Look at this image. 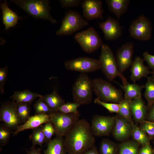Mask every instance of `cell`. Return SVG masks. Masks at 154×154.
Masks as SVG:
<instances>
[{
	"mask_svg": "<svg viewBox=\"0 0 154 154\" xmlns=\"http://www.w3.org/2000/svg\"><path fill=\"white\" fill-rule=\"evenodd\" d=\"M118 84L125 93L124 97L131 100L141 97L142 90L145 88L143 85L134 83L131 84L128 82L123 85Z\"/></svg>",
	"mask_w": 154,
	"mask_h": 154,
	"instance_id": "cb8c5ba5",
	"label": "cell"
},
{
	"mask_svg": "<svg viewBox=\"0 0 154 154\" xmlns=\"http://www.w3.org/2000/svg\"><path fill=\"white\" fill-rule=\"evenodd\" d=\"M59 1L63 8L77 7L82 1L81 0H60Z\"/></svg>",
	"mask_w": 154,
	"mask_h": 154,
	"instance_id": "ab89813d",
	"label": "cell"
},
{
	"mask_svg": "<svg viewBox=\"0 0 154 154\" xmlns=\"http://www.w3.org/2000/svg\"><path fill=\"white\" fill-rule=\"evenodd\" d=\"M80 105L75 102H67L59 107L58 111L63 113H76L79 111L78 108Z\"/></svg>",
	"mask_w": 154,
	"mask_h": 154,
	"instance_id": "836d02e7",
	"label": "cell"
},
{
	"mask_svg": "<svg viewBox=\"0 0 154 154\" xmlns=\"http://www.w3.org/2000/svg\"><path fill=\"white\" fill-rule=\"evenodd\" d=\"M50 121L56 130V136L64 137L80 119V114H65L58 111L49 115Z\"/></svg>",
	"mask_w": 154,
	"mask_h": 154,
	"instance_id": "8992f818",
	"label": "cell"
},
{
	"mask_svg": "<svg viewBox=\"0 0 154 154\" xmlns=\"http://www.w3.org/2000/svg\"><path fill=\"white\" fill-rule=\"evenodd\" d=\"M131 100L124 97L123 99L119 103V109L117 114L131 122H134L131 114L130 103Z\"/></svg>",
	"mask_w": 154,
	"mask_h": 154,
	"instance_id": "4dcf8cb0",
	"label": "cell"
},
{
	"mask_svg": "<svg viewBox=\"0 0 154 154\" xmlns=\"http://www.w3.org/2000/svg\"><path fill=\"white\" fill-rule=\"evenodd\" d=\"M43 125H41L33 129L29 139L32 141V147H35L38 145L42 148L43 144L46 143L45 138L43 130Z\"/></svg>",
	"mask_w": 154,
	"mask_h": 154,
	"instance_id": "f546056e",
	"label": "cell"
},
{
	"mask_svg": "<svg viewBox=\"0 0 154 154\" xmlns=\"http://www.w3.org/2000/svg\"><path fill=\"white\" fill-rule=\"evenodd\" d=\"M115 122L111 133L114 137L121 142L129 139L131 137L132 123L117 114L114 116Z\"/></svg>",
	"mask_w": 154,
	"mask_h": 154,
	"instance_id": "4fadbf2b",
	"label": "cell"
},
{
	"mask_svg": "<svg viewBox=\"0 0 154 154\" xmlns=\"http://www.w3.org/2000/svg\"><path fill=\"white\" fill-rule=\"evenodd\" d=\"M144 60L147 63L149 68L154 71V55L145 51L143 53Z\"/></svg>",
	"mask_w": 154,
	"mask_h": 154,
	"instance_id": "60d3db41",
	"label": "cell"
},
{
	"mask_svg": "<svg viewBox=\"0 0 154 154\" xmlns=\"http://www.w3.org/2000/svg\"><path fill=\"white\" fill-rule=\"evenodd\" d=\"M144 60L141 57L137 56L133 61L131 66L130 79L134 83L142 78L147 77L148 74L152 73V72L149 70V67L144 64Z\"/></svg>",
	"mask_w": 154,
	"mask_h": 154,
	"instance_id": "ac0fdd59",
	"label": "cell"
},
{
	"mask_svg": "<svg viewBox=\"0 0 154 154\" xmlns=\"http://www.w3.org/2000/svg\"><path fill=\"white\" fill-rule=\"evenodd\" d=\"M98 60L100 69L108 81H112L118 76L121 80L123 85L127 82L126 79L119 70L116 58L108 45L103 44L102 45Z\"/></svg>",
	"mask_w": 154,
	"mask_h": 154,
	"instance_id": "3957f363",
	"label": "cell"
},
{
	"mask_svg": "<svg viewBox=\"0 0 154 154\" xmlns=\"http://www.w3.org/2000/svg\"><path fill=\"white\" fill-rule=\"evenodd\" d=\"M61 23L60 28L56 32L59 36L71 35L88 25L78 12L71 10L66 13Z\"/></svg>",
	"mask_w": 154,
	"mask_h": 154,
	"instance_id": "52a82bcc",
	"label": "cell"
},
{
	"mask_svg": "<svg viewBox=\"0 0 154 154\" xmlns=\"http://www.w3.org/2000/svg\"><path fill=\"white\" fill-rule=\"evenodd\" d=\"M144 86L145 91L144 96L147 102V107L148 110L154 104V78L152 76L147 77Z\"/></svg>",
	"mask_w": 154,
	"mask_h": 154,
	"instance_id": "f1b7e54d",
	"label": "cell"
},
{
	"mask_svg": "<svg viewBox=\"0 0 154 154\" xmlns=\"http://www.w3.org/2000/svg\"><path fill=\"white\" fill-rule=\"evenodd\" d=\"M93 91L102 101L119 103L124 98L121 90L117 89L110 81L100 78L92 80Z\"/></svg>",
	"mask_w": 154,
	"mask_h": 154,
	"instance_id": "5b68a950",
	"label": "cell"
},
{
	"mask_svg": "<svg viewBox=\"0 0 154 154\" xmlns=\"http://www.w3.org/2000/svg\"><path fill=\"white\" fill-rule=\"evenodd\" d=\"M0 121L11 131L16 130L18 126L23 123L18 115L16 105L13 101L2 103L0 108Z\"/></svg>",
	"mask_w": 154,
	"mask_h": 154,
	"instance_id": "30bf717a",
	"label": "cell"
},
{
	"mask_svg": "<svg viewBox=\"0 0 154 154\" xmlns=\"http://www.w3.org/2000/svg\"><path fill=\"white\" fill-rule=\"evenodd\" d=\"M92 80L86 73H81L72 87L74 102L81 105H88L92 102Z\"/></svg>",
	"mask_w": 154,
	"mask_h": 154,
	"instance_id": "277c9868",
	"label": "cell"
},
{
	"mask_svg": "<svg viewBox=\"0 0 154 154\" xmlns=\"http://www.w3.org/2000/svg\"><path fill=\"white\" fill-rule=\"evenodd\" d=\"M35 114H44L49 115L54 111L50 109L43 100L39 98L34 105Z\"/></svg>",
	"mask_w": 154,
	"mask_h": 154,
	"instance_id": "d6a6232c",
	"label": "cell"
},
{
	"mask_svg": "<svg viewBox=\"0 0 154 154\" xmlns=\"http://www.w3.org/2000/svg\"><path fill=\"white\" fill-rule=\"evenodd\" d=\"M131 137L141 146L150 143V139L148 136L139 127L138 125L134 123L133 124Z\"/></svg>",
	"mask_w": 154,
	"mask_h": 154,
	"instance_id": "83f0119b",
	"label": "cell"
},
{
	"mask_svg": "<svg viewBox=\"0 0 154 154\" xmlns=\"http://www.w3.org/2000/svg\"><path fill=\"white\" fill-rule=\"evenodd\" d=\"M50 121V119L48 114H35L30 116L25 123L19 125L17 130L13 133L14 135H16L21 131L28 129H33Z\"/></svg>",
	"mask_w": 154,
	"mask_h": 154,
	"instance_id": "d6986e66",
	"label": "cell"
},
{
	"mask_svg": "<svg viewBox=\"0 0 154 154\" xmlns=\"http://www.w3.org/2000/svg\"><path fill=\"white\" fill-rule=\"evenodd\" d=\"M83 16L88 20L102 19L103 10L101 0H85L82 3Z\"/></svg>",
	"mask_w": 154,
	"mask_h": 154,
	"instance_id": "2e32d148",
	"label": "cell"
},
{
	"mask_svg": "<svg viewBox=\"0 0 154 154\" xmlns=\"http://www.w3.org/2000/svg\"><path fill=\"white\" fill-rule=\"evenodd\" d=\"M18 115L23 123H25L30 116L31 103H15Z\"/></svg>",
	"mask_w": 154,
	"mask_h": 154,
	"instance_id": "1f68e13d",
	"label": "cell"
},
{
	"mask_svg": "<svg viewBox=\"0 0 154 154\" xmlns=\"http://www.w3.org/2000/svg\"><path fill=\"white\" fill-rule=\"evenodd\" d=\"M0 6L2 10L3 22L5 25V29L7 30L15 26L20 18L8 7L6 1L1 4Z\"/></svg>",
	"mask_w": 154,
	"mask_h": 154,
	"instance_id": "44dd1931",
	"label": "cell"
},
{
	"mask_svg": "<svg viewBox=\"0 0 154 154\" xmlns=\"http://www.w3.org/2000/svg\"><path fill=\"white\" fill-rule=\"evenodd\" d=\"M106 2L110 11L119 19L127 10L129 0H106Z\"/></svg>",
	"mask_w": 154,
	"mask_h": 154,
	"instance_id": "603a6c76",
	"label": "cell"
},
{
	"mask_svg": "<svg viewBox=\"0 0 154 154\" xmlns=\"http://www.w3.org/2000/svg\"><path fill=\"white\" fill-rule=\"evenodd\" d=\"M153 153H154V145L153 148Z\"/></svg>",
	"mask_w": 154,
	"mask_h": 154,
	"instance_id": "7dc6e473",
	"label": "cell"
},
{
	"mask_svg": "<svg viewBox=\"0 0 154 154\" xmlns=\"http://www.w3.org/2000/svg\"><path fill=\"white\" fill-rule=\"evenodd\" d=\"M115 122L114 116L95 114L91 121L92 133L95 137L109 136L111 133Z\"/></svg>",
	"mask_w": 154,
	"mask_h": 154,
	"instance_id": "7c38bea8",
	"label": "cell"
},
{
	"mask_svg": "<svg viewBox=\"0 0 154 154\" xmlns=\"http://www.w3.org/2000/svg\"><path fill=\"white\" fill-rule=\"evenodd\" d=\"M130 107L135 123L138 125L146 121L148 110L141 97L132 100Z\"/></svg>",
	"mask_w": 154,
	"mask_h": 154,
	"instance_id": "e0dca14e",
	"label": "cell"
},
{
	"mask_svg": "<svg viewBox=\"0 0 154 154\" xmlns=\"http://www.w3.org/2000/svg\"><path fill=\"white\" fill-rule=\"evenodd\" d=\"M152 76L154 78V71H152Z\"/></svg>",
	"mask_w": 154,
	"mask_h": 154,
	"instance_id": "bcb514c9",
	"label": "cell"
},
{
	"mask_svg": "<svg viewBox=\"0 0 154 154\" xmlns=\"http://www.w3.org/2000/svg\"><path fill=\"white\" fill-rule=\"evenodd\" d=\"M139 127L146 134L150 139L154 138V122L146 120L140 123Z\"/></svg>",
	"mask_w": 154,
	"mask_h": 154,
	"instance_id": "8d00e7d4",
	"label": "cell"
},
{
	"mask_svg": "<svg viewBox=\"0 0 154 154\" xmlns=\"http://www.w3.org/2000/svg\"><path fill=\"white\" fill-rule=\"evenodd\" d=\"M99 27L102 30L104 38L107 40H115L122 35V28L119 21L110 17L105 21L100 23Z\"/></svg>",
	"mask_w": 154,
	"mask_h": 154,
	"instance_id": "9a60e30c",
	"label": "cell"
},
{
	"mask_svg": "<svg viewBox=\"0 0 154 154\" xmlns=\"http://www.w3.org/2000/svg\"><path fill=\"white\" fill-rule=\"evenodd\" d=\"M43 130L45 136L46 144L52 139V136L56 133L55 129L51 122L50 121L44 123L43 125Z\"/></svg>",
	"mask_w": 154,
	"mask_h": 154,
	"instance_id": "74e56055",
	"label": "cell"
},
{
	"mask_svg": "<svg viewBox=\"0 0 154 154\" xmlns=\"http://www.w3.org/2000/svg\"><path fill=\"white\" fill-rule=\"evenodd\" d=\"M82 154H100L97 147L94 145L92 148Z\"/></svg>",
	"mask_w": 154,
	"mask_h": 154,
	"instance_id": "f6af8a7d",
	"label": "cell"
},
{
	"mask_svg": "<svg viewBox=\"0 0 154 154\" xmlns=\"http://www.w3.org/2000/svg\"><path fill=\"white\" fill-rule=\"evenodd\" d=\"M68 154H82L95 145V137L89 122L80 119L64 136Z\"/></svg>",
	"mask_w": 154,
	"mask_h": 154,
	"instance_id": "6da1fadb",
	"label": "cell"
},
{
	"mask_svg": "<svg viewBox=\"0 0 154 154\" xmlns=\"http://www.w3.org/2000/svg\"><path fill=\"white\" fill-rule=\"evenodd\" d=\"M8 71L7 66L0 69V93L1 94L4 93V87L7 79Z\"/></svg>",
	"mask_w": 154,
	"mask_h": 154,
	"instance_id": "f35d334b",
	"label": "cell"
},
{
	"mask_svg": "<svg viewBox=\"0 0 154 154\" xmlns=\"http://www.w3.org/2000/svg\"><path fill=\"white\" fill-rule=\"evenodd\" d=\"M118 144V154H139L141 145L133 139H129Z\"/></svg>",
	"mask_w": 154,
	"mask_h": 154,
	"instance_id": "484cf974",
	"label": "cell"
},
{
	"mask_svg": "<svg viewBox=\"0 0 154 154\" xmlns=\"http://www.w3.org/2000/svg\"><path fill=\"white\" fill-rule=\"evenodd\" d=\"M139 154H154L153 149L150 143H148L140 147Z\"/></svg>",
	"mask_w": 154,
	"mask_h": 154,
	"instance_id": "b9f144b4",
	"label": "cell"
},
{
	"mask_svg": "<svg viewBox=\"0 0 154 154\" xmlns=\"http://www.w3.org/2000/svg\"><path fill=\"white\" fill-rule=\"evenodd\" d=\"M11 131L3 124L0 125V145L4 146L7 144L11 136Z\"/></svg>",
	"mask_w": 154,
	"mask_h": 154,
	"instance_id": "e575fe53",
	"label": "cell"
},
{
	"mask_svg": "<svg viewBox=\"0 0 154 154\" xmlns=\"http://www.w3.org/2000/svg\"><path fill=\"white\" fill-rule=\"evenodd\" d=\"M11 1L35 19L46 20L53 24L57 22L50 13L51 7L47 0H12Z\"/></svg>",
	"mask_w": 154,
	"mask_h": 154,
	"instance_id": "7a4b0ae2",
	"label": "cell"
},
{
	"mask_svg": "<svg viewBox=\"0 0 154 154\" xmlns=\"http://www.w3.org/2000/svg\"><path fill=\"white\" fill-rule=\"evenodd\" d=\"M41 95L36 92H33L29 89L22 91H15L10 98L15 103H31L37 98H41Z\"/></svg>",
	"mask_w": 154,
	"mask_h": 154,
	"instance_id": "7402d4cb",
	"label": "cell"
},
{
	"mask_svg": "<svg viewBox=\"0 0 154 154\" xmlns=\"http://www.w3.org/2000/svg\"><path fill=\"white\" fill-rule=\"evenodd\" d=\"M66 68L68 70L81 73L93 72L101 69L98 60L86 57H81L65 61Z\"/></svg>",
	"mask_w": 154,
	"mask_h": 154,
	"instance_id": "8fae6325",
	"label": "cell"
},
{
	"mask_svg": "<svg viewBox=\"0 0 154 154\" xmlns=\"http://www.w3.org/2000/svg\"><path fill=\"white\" fill-rule=\"evenodd\" d=\"M133 47L132 42H128L122 45L117 50L116 59L118 70L122 74L131 66Z\"/></svg>",
	"mask_w": 154,
	"mask_h": 154,
	"instance_id": "5bb4252c",
	"label": "cell"
},
{
	"mask_svg": "<svg viewBox=\"0 0 154 154\" xmlns=\"http://www.w3.org/2000/svg\"><path fill=\"white\" fill-rule=\"evenodd\" d=\"M94 102L103 106L111 113H115L118 114L119 112L120 108L119 103L105 102L101 101L98 97L95 99Z\"/></svg>",
	"mask_w": 154,
	"mask_h": 154,
	"instance_id": "d590c367",
	"label": "cell"
},
{
	"mask_svg": "<svg viewBox=\"0 0 154 154\" xmlns=\"http://www.w3.org/2000/svg\"><path fill=\"white\" fill-rule=\"evenodd\" d=\"M119 151L118 144L107 138L102 140L99 150L100 154H118Z\"/></svg>",
	"mask_w": 154,
	"mask_h": 154,
	"instance_id": "4316f807",
	"label": "cell"
},
{
	"mask_svg": "<svg viewBox=\"0 0 154 154\" xmlns=\"http://www.w3.org/2000/svg\"><path fill=\"white\" fill-rule=\"evenodd\" d=\"M42 98L49 107L54 111L64 104V100L59 94L55 88L50 94L42 95Z\"/></svg>",
	"mask_w": 154,
	"mask_h": 154,
	"instance_id": "d4e9b609",
	"label": "cell"
},
{
	"mask_svg": "<svg viewBox=\"0 0 154 154\" xmlns=\"http://www.w3.org/2000/svg\"><path fill=\"white\" fill-rule=\"evenodd\" d=\"M130 36L141 41L150 40L152 34L151 21L143 15H141L131 22L129 29Z\"/></svg>",
	"mask_w": 154,
	"mask_h": 154,
	"instance_id": "9c48e42d",
	"label": "cell"
},
{
	"mask_svg": "<svg viewBox=\"0 0 154 154\" xmlns=\"http://www.w3.org/2000/svg\"><path fill=\"white\" fill-rule=\"evenodd\" d=\"M74 38L83 50L88 53L97 50L103 44L101 38L92 27L77 33Z\"/></svg>",
	"mask_w": 154,
	"mask_h": 154,
	"instance_id": "ba28073f",
	"label": "cell"
},
{
	"mask_svg": "<svg viewBox=\"0 0 154 154\" xmlns=\"http://www.w3.org/2000/svg\"><path fill=\"white\" fill-rule=\"evenodd\" d=\"M148 110L149 112L147 114L146 118L148 121L154 122V104Z\"/></svg>",
	"mask_w": 154,
	"mask_h": 154,
	"instance_id": "7bdbcfd3",
	"label": "cell"
},
{
	"mask_svg": "<svg viewBox=\"0 0 154 154\" xmlns=\"http://www.w3.org/2000/svg\"><path fill=\"white\" fill-rule=\"evenodd\" d=\"M44 154H66L67 152L63 137L56 136L46 144Z\"/></svg>",
	"mask_w": 154,
	"mask_h": 154,
	"instance_id": "ffe728a7",
	"label": "cell"
},
{
	"mask_svg": "<svg viewBox=\"0 0 154 154\" xmlns=\"http://www.w3.org/2000/svg\"><path fill=\"white\" fill-rule=\"evenodd\" d=\"M25 149L27 154H42L41 149L39 148H36L35 147H32L29 151L26 148Z\"/></svg>",
	"mask_w": 154,
	"mask_h": 154,
	"instance_id": "ee69618b",
	"label": "cell"
}]
</instances>
